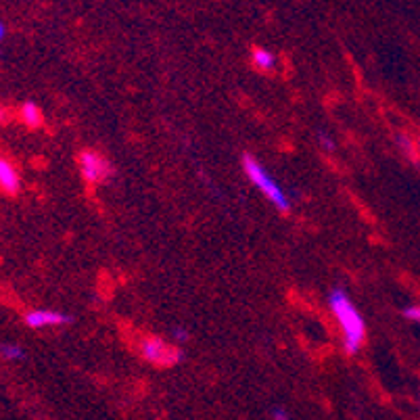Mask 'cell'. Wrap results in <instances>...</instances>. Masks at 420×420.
<instances>
[{"mask_svg":"<svg viewBox=\"0 0 420 420\" xmlns=\"http://www.w3.org/2000/svg\"><path fill=\"white\" fill-rule=\"evenodd\" d=\"M328 308H330V312L337 320V326L341 330L343 352L347 356H356L366 341V320H364L362 312L352 301L350 293L345 289H339V287L330 289L328 293Z\"/></svg>","mask_w":420,"mask_h":420,"instance_id":"6da1fadb","label":"cell"},{"mask_svg":"<svg viewBox=\"0 0 420 420\" xmlns=\"http://www.w3.org/2000/svg\"><path fill=\"white\" fill-rule=\"evenodd\" d=\"M243 172H245V176L249 178V182L258 189L259 193L263 194L278 211H291V199H289V194L287 191L268 174V169L261 165L259 159H256L253 155H249V153H245L243 155Z\"/></svg>","mask_w":420,"mask_h":420,"instance_id":"7a4b0ae2","label":"cell"},{"mask_svg":"<svg viewBox=\"0 0 420 420\" xmlns=\"http://www.w3.org/2000/svg\"><path fill=\"white\" fill-rule=\"evenodd\" d=\"M138 354L145 362H149L151 366H159V368H169L176 366L184 359V352L178 345L167 343L162 337L149 335L142 337L138 341Z\"/></svg>","mask_w":420,"mask_h":420,"instance_id":"3957f363","label":"cell"},{"mask_svg":"<svg viewBox=\"0 0 420 420\" xmlns=\"http://www.w3.org/2000/svg\"><path fill=\"white\" fill-rule=\"evenodd\" d=\"M78 167H80L82 178H84L88 184L107 182V180L115 174L113 165L107 162L100 153L93 151V149L80 151V155H78Z\"/></svg>","mask_w":420,"mask_h":420,"instance_id":"277c9868","label":"cell"},{"mask_svg":"<svg viewBox=\"0 0 420 420\" xmlns=\"http://www.w3.org/2000/svg\"><path fill=\"white\" fill-rule=\"evenodd\" d=\"M23 322L33 330H40V328H53V326H67L73 322V318L57 310H30L23 316Z\"/></svg>","mask_w":420,"mask_h":420,"instance_id":"5b68a950","label":"cell"},{"mask_svg":"<svg viewBox=\"0 0 420 420\" xmlns=\"http://www.w3.org/2000/svg\"><path fill=\"white\" fill-rule=\"evenodd\" d=\"M21 189V176L17 167L9 159L0 157V191L6 194H17Z\"/></svg>","mask_w":420,"mask_h":420,"instance_id":"8992f818","label":"cell"},{"mask_svg":"<svg viewBox=\"0 0 420 420\" xmlns=\"http://www.w3.org/2000/svg\"><path fill=\"white\" fill-rule=\"evenodd\" d=\"M251 63L261 71H272L276 67V55L266 46H256L251 51Z\"/></svg>","mask_w":420,"mask_h":420,"instance_id":"52a82bcc","label":"cell"},{"mask_svg":"<svg viewBox=\"0 0 420 420\" xmlns=\"http://www.w3.org/2000/svg\"><path fill=\"white\" fill-rule=\"evenodd\" d=\"M21 120L28 128H40L44 124V113L36 103L28 100V103L21 105Z\"/></svg>","mask_w":420,"mask_h":420,"instance_id":"ba28073f","label":"cell"},{"mask_svg":"<svg viewBox=\"0 0 420 420\" xmlns=\"http://www.w3.org/2000/svg\"><path fill=\"white\" fill-rule=\"evenodd\" d=\"M0 357L6 362H21L26 357V352L17 343H0Z\"/></svg>","mask_w":420,"mask_h":420,"instance_id":"9c48e42d","label":"cell"},{"mask_svg":"<svg viewBox=\"0 0 420 420\" xmlns=\"http://www.w3.org/2000/svg\"><path fill=\"white\" fill-rule=\"evenodd\" d=\"M318 145L322 147L324 151H328V153H332L335 151V138L330 136V134H326V132H318Z\"/></svg>","mask_w":420,"mask_h":420,"instance_id":"30bf717a","label":"cell"},{"mask_svg":"<svg viewBox=\"0 0 420 420\" xmlns=\"http://www.w3.org/2000/svg\"><path fill=\"white\" fill-rule=\"evenodd\" d=\"M395 140H397V145H399V149H401L404 153H408V155H412V153H414L412 140H410L406 134H397V136H395Z\"/></svg>","mask_w":420,"mask_h":420,"instance_id":"8fae6325","label":"cell"},{"mask_svg":"<svg viewBox=\"0 0 420 420\" xmlns=\"http://www.w3.org/2000/svg\"><path fill=\"white\" fill-rule=\"evenodd\" d=\"M172 335H174V339L178 341V345H182V343H189V339H191V332H189L184 326H176V328L172 330Z\"/></svg>","mask_w":420,"mask_h":420,"instance_id":"7c38bea8","label":"cell"},{"mask_svg":"<svg viewBox=\"0 0 420 420\" xmlns=\"http://www.w3.org/2000/svg\"><path fill=\"white\" fill-rule=\"evenodd\" d=\"M270 419L272 420H291V414H289V410H287V408H283V406H274V408L270 410Z\"/></svg>","mask_w":420,"mask_h":420,"instance_id":"4fadbf2b","label":"cell"},{"mask_svg":"<svg viewBox=\"0 0 420 420\" xmlns=\"http://www.w3.org/2000/svg\"><path fill=\"white\" fill-rule=\"evenodd\" d=\"M404 318L420 324V305H410V308H406V310H404Z\"/></svg>","mask_w":420,"mask_h":420,"instance_id":"5bb4252c","label":"cell"},{"mask_svg":"<svg viewBox=\"0 0 420 420\" xmlns=\"http://www.w3.org/2000/svg\"><path fill=\"white\" fill-rule=\"evenodd\" d=\"M4 36H6V28H4V23L0 21V42L4 40Z\"/></svg>","mask_w":420,"mask_h":420,"instance_id":"9a60e30c","label":"cell"},{"mask_svg":"<svg viewBox=\"0 0 420 420\" xmlns=\"http://www.w3.org/2000/svg\"><path fill=\"white\" fill-rule=\"evenodd\" d=\"M419 151H420V140H419Z\"/></svg>","mask_w":420,"mask_h":420,"instance_id":"2e32d148","label":"cell"}]
</instances>
